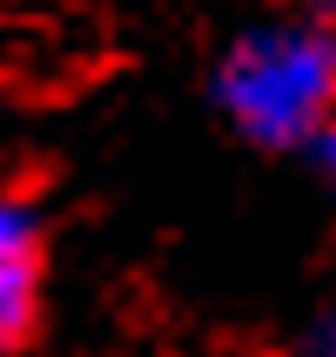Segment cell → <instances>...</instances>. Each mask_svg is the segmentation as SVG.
I'll list each match as a JSON object with an SVG mask.
<instances>
[{"mask_svg":"<svg viewBox=\"0 0 336 357\" xmlns=\"http://www.w3.org/2000/svg\"><path fill=\"white\" fill-rule=\"evenodd\" d=\"M216 101L256 149H310L336 121V0L249 20L216 61Z\"/></svg>","mask_w":336,"mask_h":357,"instance_id":"6da1fadb","label":"cell"},{"mask_svg":"<svg viewBox=\"0 0 336 357\" xmlns=\"http://www.w3.org/2000/svg\"><path fill=\"white\" fill-rule=\"evenodd\" d=\"M47 297V222L20 189H0V351L34 337Z\"/></svg>","mask_w":336,"mask_h":357,"instance_id":"7a4b0ae2","label":"cell"},{"mask_svg":"<svg viewBox=\"0 0 336 357\" xmlns=\"http://www.w3.org/2000/svg\"><path fill=\"white\" fill-rule=\"evenodd\" d=\"M289 357H336V297L323 303L317 317L296 331V344H289Z\"/></svg>","mask_w":336,"mask_h":357,"instance_id":"3957f363","label":"cell"},{"mask_svg":"<svg viewBox=\"0 0 336 357\" xmlns=\"http://www.w3.org/2000/svg\"><path fill=\"white\" fill-rule=\"evenodd\" d=\"M303 155H310V169H317V182H323V189L336 196V121L323 128L317 142H310V149H303Z\"/></svg>","mask_w":336,"mask_h":357,"instance_id":"277c9868","label":"cell"},{"mask_svg":"<svg viewBox=\"0 0 336 357\" xmlns=\"http://www.w3.org/2000/svg\"><path fill=\"white\" fill-rule=\"evenodd\" d=\"M0 357H7V351H0Z\"/></svg>","mask_w":336,"mask_h":357,"instance_id":"5b68a950","label":"cell"}]
</instances>
